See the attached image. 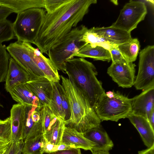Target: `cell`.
I'll return each mask as SVG.
<instances>
[{"label":"cell","mask_w":154,"mask_h":154,"mask_svg":"<svg viewBox=\"0 0 154 154\" xmlns=\"http://www.w3.org/2000/svg\"><path fill=\"white\" fill-rule=\"evenodd\" d=\"M10 57L5 45L0 43V83L5 82Z\"/></svg>","instance_id":"obj_29"},{"label":"cell","mask_w":154,"mask_h":154,"mask_svg":"<svg viewBox=\"0 0 154 154\" xmlns=\"http://www.w3.org/2000/svg\"><path fill=\"white\" fill-rule=\"evenodd\" d=\"M41 113L44 134L50 130L58 118L53 113L48 105L43 106L41 109Z\"/></svg>","instance_id":"obj_30"},{"label":"cell","mask_w":154,"mask_h":154,"mask_svg":"<svg viewBox=\"0 0 154 154\" xmlns=\"http://www.w3.org/2000/svg\"><path fill=\"white\" fill-rule=\"evenodd\" d=\"M0 5L9 8L17 14L31 8L44 9V0H0Z\"/></svg>","instance_id":"obj_23"},{"label":"cell","mask_w":154,"mask_h":154,"mask_svg":"<svg viewBox=\"0 0 154 154\" xmlns=\"http://www.w3.org/2000/svg\"><path fill=\"white\" fill-rule=\"evenodd\" d=\"M91 29L97 35L113 45L123 44L132 38L131 33L111 26Z\"/></svg>","instance_id":"obj_18"},{"label":"cell","mask_w":154,"mask_h":154,"mask_svg":"<svg viewBox=\"0 0 154 154\" xmlns=\"http://www.w3.org/2000/svg\"><path fill=\"white\" fill-rule=\"evenodd\" d=\"M25 105L19 103L13 105L10 111L11 140L17 142L23 140Z\"/></svg>","instance_id":"obj_17"},{"label":"cell","mask_w":154,"mask_h":154,"mask_svg":"<svg viewBox=\"0 0 154 154\" xmlns=\"http://www.w3.org/2000/svg\"><path fill=\"white\" fill-rule=\"evenodd\" d=\"M22 140L17 142L11 141L5 152V154H16Z\"/></svg>","instance_id":"obj_37"},{"label":"cell","mask_w":154,"mask_h":154,"mask_svg":"<svg viewBox=\"0 0 154 154\" xmlns=\"http://www.w3.org/2000/svg\"><path fill=\"white\" fill-rule=\"evenodd\" d=\"M70 0H44V9L46 13H53Z\"/></svg>","instance_id":"obj_34"},{"label":"cell","mask_w":154,"mask_h":154,"mask_svg":"<svg viewBox=\"0 0 154 154\" xmlns=\"http://www.w3.org/2000/svg\"><path fill=\"white\" fill-rule=\"evenodd\" d=\"M139 133L144 145L150 148L154 145V128L148 119L140 115L131 114L128 117Z\"/></svg>","instance_id":"obj_19"},{"label":"cell","mask_w":154,"mask_h":154,"mask_svg":"<svg viewBox=\"0 0 154 154\" xmlns=\"http://www.w3.org/2000/svg\"><path fill=\"white\" fill-rule=\"evenodd\" d=\"M46 14L45 10L41 8H30L17 14L12 23L17 41L34 44Z\"/></svg>","instance_id":"obj_5"},{"label":"cell","mask_w":154,"mask_h":154,"mask_svg":"<svg viewBox=\"0 0 154 154\" xmlns=\"http://www.w3.org/2000/svg\"><path fill=\"white\" fill-rule=\"evenodd\" d=\"M88 29L83 25L73 28L60 42L48 50L49 58L57 70L65 72L66 61L73 58V55L85 45L81 39Z\"/></svg>","instance_id":"obj_4"},{"label":"cell","mask_w":154,"mask_h":154,"mask_svg":"<svg viewBox=\"0 0 154 154\" xmlns=\"http://www.w3.org/2000/svg\"><path fill=\"white\" fill-rule=\"evenodd\" d=\"M61 143L72 145L76 148L85 150L91 149L95 144L85 137L82 133L69 127L65 126L62 136Z\"/></svg>","instance_id":"obj_20"},{"label":"cell","mask_w":154,"mask_h":154,"mask_svg":"<svg viewBox=\"0 0 154 154\" xmlns=\"http://www.w3.org/2000/svg\"><path fill=\"white\" fill-rule=\"evenodd\" d=\"M10 142L6 143L0 141V154H3L5 152Z\"/></svg>","instance_id":"obj_41"},{"label":"cell","mask_w":154,"mask_h":154,"mask_svg":"<svg viewBox=\"0 0 154 154\" xmlns=\"http://www.w3.org/2000/svg\"><path fill=\"white\" fill-rule=\"evenodd\" d=\"M3 154H5V153Z\"/></svg>","instance_id":"obj_48"},{"label":"cell","mask_w":154,"mask_h":154,"mask_svg":"<svg viewBox=\"0 0 154 154\" xmlns=\"http://www.w3.org/2000/svg\"><path fill=\"white\" fill-rule=\"evenodd\" d=\"M9 93L13 99L18 103L28 105L41 104L38 98L25 84L16 85Z\"/></svg>","instance_id":"obj_22"},{"label":"cell","mask_w":154,"mask_h":154,"mask_svg":"<svg viewBox=\"0 0 154 154\" xmlns=\"http://www.w3.org/2000/svg\"><path fill=\"white\" fill-rule=\"evenodd\" d=\"M11 140V124L10 117L5 119H0V141L10 143Z\"/></svg>","instance_id":"obj_32"},{"label":"cell","mask_w":154,"mask_h":154,"mask_svg":"<svg viewBox=\"0 0 154 154\" xmlns=\"http://www.w3.org/2000/svg\"><path fill=\"white\" fill-rule=\"evenodd\" d=\"M60 91L61 98V108L64 121L68 120L71 116V110L67 97L65 90L60 84L59 85Z\"/></svg>","instance_id":"obj_33"},{"label":"cell","mask_w":154,"mask_h":154,"mask_svg":"<svg viewBox=\"0 0 154 154\" xmlns=\"http://www.w3.org/2000/svg\"><path fill=\"white\" fill-rule=\"evenodd\" d=\"M138 154H154V145L150 148L139 151Z\"/></svg>","instance_id":"obj_40"},{"label":"cell","mask_w":154,"mask_h":154,"mask_svg":"<svg viewBox=\"0 0 154 154\" xmlns=\"http://www.w3.org/2000/svg\"><path fill=\"white\" fill-rule=\"evenodd\" d=\"M12 23L7 19L0 22V43L10 40L14 38Z\"/></svg>","instance_id":"obj_31"},{"label":"cell","mask_w":154,"mask_h":154,"mask_svg":"<svg viewBox=\"0 0 154 154\" xmlns=\"http://www.w3.org/2000/svg\"><path fill=\"white\" fill-rule=\"evenodd\" d=\"M81 58L88 57L95 60L109 62L111 57L109 50L100 46L93 45L90 44L85 45L74 55Z\"/></svg>","instance_id":"obj_21"},{"label":"cell","mask_w":154,"mask_h":154,"mask_svg":"<svg viewBox=\"0 0 154 154\" xmlns=\"http://www.w3.org/2000/svg\"><path fill=\"white\" fill-rule=\"evenodd\" d=\"M136 66L125 59L116 61L112 62L107 73L119 87L130 88L134 85Z\"/></svg>","instance_id":"obj_10"},{"label":"cell","mask_w":154,"mask_h":154,"mask_svg":"<svg viewBox=\"0 0 154 154\" xmlns=\"http://www.w3.org/2000/svg\"><path fill=\"white\" fill-rule=\"evenodd\" d=\"M32 79L26 70L10 57L5 81V89L7 92H9L17 85L25 84Z\"/></svg>","instance_id":"obj_15"},{"label":"cell","mask_w":154,"mask_h":154,"mask_svg":"<svg viewBox=\"0 0 154 154\" xmlns=\"http://www.w3.org/2000/svg\"><path fill=\"white\" fill-rule=\"evenodd\" d=\"M6 48L11 57L29 74L32 79L45 76L31 57L25 42L17 41L10 43Z\"/></svg>","instance_id":"obj_9"},{"label":"cell","mask_w":154,"mask_h":154,"mask_svg":"<svg viewBox=\"0 0 154 154\" xmlns=\"http://www.w3.org/2000/svg\"><path fill=\"white\" fill-rule=\"evenodd\" d=\"M147 13L144 2L130 1L125 5L117 19L111 26L131 33L139 23L144 20Z\"/></svg>","instance_id":"obj_7"},{"label":"cell","mask_w":154,"mask_h":154,"mask_svg":"<svg viewBox=\"0 0 154 154\" xmlns=\"http://www.w3.org/2000/svg\"><path fill=\"white\" fill-rule=\"evenodd\" d=\"M112 62L125 59L116 46L113 45L109 50Z\"/></svg>","instance_id":"obj_35"},{"label":"cell","mask_w":154,"mask_h":154,"mask_svg":"<svg viewBox=\"0 0 154 154\" xmlns=\"http://www.w3.org/2000/svg\"><path fill=\"white\" fill-rule=\"evenodd\" d=\"M47 141L43 134L26 139L21 154H43Z\"/></svg>","instance_id":"obj_24"},{"label":"cell","mask_w":154,"mask_h":154,"mask_svg":"<svg viewBox=\"0 0 154 154\" xmlns=\"http://www.w3.org/2000/svg\"><path fill=\"white\" fill-rule=\"evenodd\" d=\"M51 82L53 89L50 101L48 106L57 118L63 120L59 88L60 83L59 82Z\"/></svg>","instance_id":"obj_27"},{"label":"cell","mask_w":154,"mask_h":154,"mask_svg":"<svg viewBox=\"0 0 154 154\" xmlns=\"http://www.w3.org/2000/svg\"><path fill=\"white\" fill-rule=\"evenodd\" d=\"M13 12L10 8L0 5V22L6 20L7 17Z\"/></svg>","instance_id":"obj_36"},{"label":"cell","mask_w":154,"mask_h":154,"mask_svg":"<svg viewBox=\"0 0 154 154\" xmlns=\"http://www.w3.org/2000/svg\"><path fill=\"white\" fill-rule=\"evenodd\" d=\"M58 145H55L47 141L45 148L44 153L50 154L58 150Z\"/></svg>","instance_id":"obj_39"},{"label":"cell","mask_w":154,"mask_h":154,"mask_svg":"<svg viewBox=\"0 0 154 154\" xmlns=\"http://www.w3.org/2000/svg\"><path fill=\"white\" fill-rule=\"evenodd\" d=\"M49 154H81L80 148H74L58 150Z\"/></svg>","instance_id":"obj_38"},{"label":"cell","mask_w":154,"mask_h":154,"mask_svg":"<svg viewBox=\"0 0 154 154\" xmlns=\"http://www.w3.org/2000/svg\"><path fill=\"white\" fill-rule=\"evenodd\" d=\"M134 85L143 91L154 86V46L148 45L139 53L138 70Z\"/></svg>","instance_id":"obj_8"},{"label":"cell","mask_w":154,"mask_h":154,"mask_svg":"<svg viewBox=\"0 0 154 154\" xmlns=\"http://www.w3.org/2000/svg\"><path fill=\"white\" fill-rule=\"evenodd\" d=\"M65 121L58 118L51 126L50 130L44 134V137L50 143L55 145L61 144V141L64 128Z\"/></svg>","instance_id":"obj_26"},{"label":"cell","mask_w":154,"mask_h":154,"mask_svg":"<svg viewBox=\"0 0 154 154\" xmlns=\"http://www.w3.org/2000/svg\"><path fill=\"white\" fill-rule=\"evenodd\" d=\"M23 143L24 141L23 140H22L20 143L18 149L16 154H21L23 146Z\"/></svg>","instance_id":"obj_44"},{"label":"cell","mask_w":154,"mask_h":154,"mask_svg":"<svg viewBox=\"0 0 154 154\" xmlns=\"http://www.w3.org/2000/svg\"><path fill=\"white\" fill-rule=\"evenodd\" d=\"M65 72L82 92L94 109L98 100L105 92L101 82L97 78L94 65L84 58H73L65 63Z\"/></svg>","instance_id":"obj_3"},{"label":"cell","mask_w":154,"mask_h":154,"mask_svg":"<svg viewBox=\"0 0 154 154\" xmlns=\"http://www.w3.org/2000/svg\"><path fill=\"white\" fill-rule=\"evenodd\" d=\"M0 106H1V107H3V106H2V105H1L0 103Z\"/></svg>","instance_id":"obj_46"},{"label":"cell","mask_w":154,"mask_h":154,"mask_svg":"<svg viewBox=\"0 0 154 154\" xmlns=\"http://www.w3.org/2000/svg\"><path fill=\"white\" fill-rule=\"evenodd\" d=\"M132 100V114L143 116L147 119L154 108V86L145 89Z\"/></svg>","instance_id":"obj_13"},{"label":"cell","mask_w":154,"mask_h":154,"mask_svg":"<svg viewBox=\"0 0 154 154\" xmlns=\"http://www.w3.org/2000/svg\"><path fill=\"white\" fill-rule=\"evenodd\" d=\"M92 154H109V151H91Z\"/></svg>","instance_id":"obj_43"},{"label":"cell","mask_w":154,"mask_h":154,"mask_svg":"<svg viewBox=\"0 0 154 154\" xmlns=\"http://www.w3.org/2000/svg\"><path fill=\"white\" fill-rule=\"evenodd\" d=\"M32 60L45 76L51 81L59 82L60 76L58 70L49 58H47L38 48L25 42Z\"/></svg>","instance_id":"obj_12"},{"label":"cell","mask_w":154,"mask_h":154,"mask_svg":"<svg viewBox=\"0 0 154 154\" xmlns=\"http://www.w3.org/2000/svg\"><path fill=\"white\" fill-rule=\"evenodd\" d=\"M25 84L38 98L41 105H48L53 89L51 81L45 76H41L31 80Z\"/></svg>","instance_id":"obj_14"},{"label":"cell","mask_w":154,"mask_h":154,"mask_svg":"<svg viewBox=\"0 0 154 154\" xmlns=\"http://www.w3.org/2000/svg\"><path fill=\"white\" fill-rule=\"evenodd\" d=\"M81 41L85 43V45L90 44L92 45L102 46L109 50L113 46L103 38L94 33L91 28L88 29L84 34Z\"/></svg>","instance_id":"obj_28"},{"label":"cell","mask_w":154,"mask_h":154,"mask_svg":"<svg viewBox=\"0 0 154 154\" xmlns=\"http://www.w3.org/2000/svg\"><path fill=\"white\" fill-rule=\"evenodd\" d=\"M148 119L152 127L154 128V108L151 111Z\"/></svg>","instance_id":"obj_42"},{"label":"cell","mask_w":154,"mask_h":154,"mask_svg":"<svg viewBox=\"0 0 154 154\" xmlns=\"http://www.w3.org/2000/svg\"><path fill=\"white\" fill-rule=\"evenodd\" d=\"M132 100L118 91L114 92V97L109 98L103 93L97 102L94 109L101 121L110 120L118 122L128 118L132 113Z\"/></svg>","instance_id":"obj_6"},{"label":"cell","mask_w":154,"mask_h":154,"mask_svg":"<svg viewBox=\"0 0 154 154\" xmlns=\"http://www.w3.org/2000/svg\"><path fill=\"white\" fill-rule=\"evenodd\" d=\"M48 154V153H44V154Z\"/></svg>","instance_id":"obj_47"},{"label":"cell","mask_w":154,"mask_h":154,"mask_svg":"<svg viewBox=\"0 0 154 154\" xmlns=\"http://www.w3.org/2000/svg\"><path fill=\"white\" fill-rule=\"evenodd\" d=\"M96 0H70L53 13H46L34 44L43 53L60 42L88 13L90 6Z\"/></svg>","instance_id":"obj_1"},{"label":"cell","mask_w":154,"mask_h":154,"mask_svg":"<svg viewBox=\"0 0 154 154\" xmlns=\"http://www.w3.org/2000/svg\"><path fill=\"white\" fill-rule=\"evenodd\" d=\"M83 136L94 143L95 146L91 151H109L113 147V143L101 125L92 128L82 133Z\"/></svg>","instance_id":"obj_16"},{"label":"cell","mask_w":154,"mask_h":154,"mask_svg":"<svg viewBox=\"0 0 154 154\" xmlns=\"http://www.w3.org/2000/svg\"><path fill=\"white\" fill-rule=\"evenodd\" d=\"M60 77L71 110L70 118L65 121V126L83 133L100 125L101 121L86 97L71 79Z\"/></svg>","instance_id":"obj_2"},{"label":"cell","mask_w":154,"mask_h":154,"mask_svg":"<svg viewBox=\"0 0 154 154\" xmlns=\"http://www.w3.org/2000/svg\"><path fill=\"white\" fill-rule=\"evenodd\" d=\"M25 105V115L23 130V141L26 139L43 134L41 104Z\"/></svg>","instance_id":"obj_11"},{"label":"cell","mask_w":154,"mask_h":154,"mask_svg":"<svg viewBox=\"0 0 154 154\" xmlns=\"http://www.w3.org/2000/svg\"><path fill=\"white\" fill-rule=\"evenodd\" d=\"M125 60L128 62L135 61L140 48V42L137 38H132L120 45H116Z\"/></svg>","instance_id":"obj_25"},{"label":"cell","mask_w":154,"mask_h":154,"mask_svg":"<svg viewBox=\"0 0 154 154\" xmlns=\"http://www.w3.org/2000/svg\"><path fill=\"white\" fill-rule=\"evenodd\" d=\"M114 91H109L105 93V94L107 97L109 98H111L114 97Z\"/></svg>","instance_id":"obj_45"}]
</instances>
